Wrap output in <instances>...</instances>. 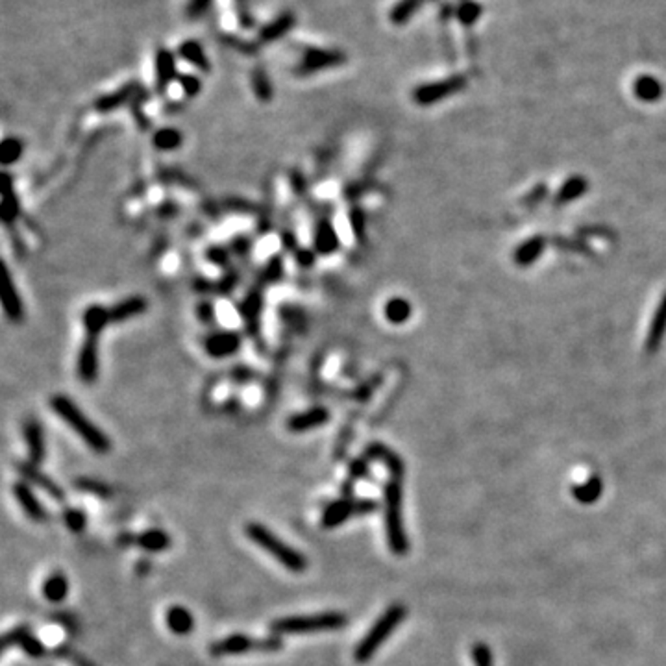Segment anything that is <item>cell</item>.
I'll list each match as a JSON object with an SVG mask.
<instances>
[{"label":"cell","instance_id":"1","mask_svg":"<svg viewBox=\"0 0 666 666\" xmlns=\"http://www.w3.org/2000/svg\"><path fill=\"white\" fill-rule=\"evenodd\" d=\"M50 408L54 409V413H56L93 452H96V454H108V452L111 450L110 437L105 435L101 427L95 426V424L80 411V408H78L76 403H72L67 396H63V394L52 396Z\"/></svg>","mask_w":666,"mask_h":666},{"label":"cell","instance_id":"2","mask_svg":"<svg viewBox=\"0 0 666 666\" xmlns=\"http://www.w3.org/2000/svg\"><path fill=\"white\" fill-rule=\"evenodd\" d=\"M245 533L250 541L256 542V544H258L261 550L267 551V553H270V556H272L283 568H287L289 572L300 574V572H304L307 568V559L302 551H298L297 548L289 546L287 542L282 541L272 529H269V527L263 526V524H246Z\"/></svg>","mask_w":666,"mask_h":666},{"label":"cell","instance_id":"3","mask_svg":"<svg viewBox=\"0 0 666 666\" xmlns=\"http://www.w3.org/2000/svg\"><path fill=\"white\" fill-rule=\"evenodd\" d=\"M385 527H387L389 548L394 556H406L409 551V539L403 526V490L402 478H391L385 485Z\"/></svg>","mask_w":666,"mask_h":666},{"label":"cell","instance_id":"4","mask_svg":"<svg viewBox=\"0 0 666 666\" xmlns=\"http://www.w3.org/2000/svg\"><path fill=\"white\" fill-rule=\"evenodd\" d=\"M408 616V607L403 604H393L391 607L385 611L381 616L374 622V626L367 631L363 638L360 641V644L355 646L354 650V659L360 665L363 662L370 661L372 657L376 655V652L379 650V646L384 643H387L389 637L393 635L394 629L400 626V624L406 620Z\"/></svg>","mask_w":666,"mask_h":666},{"label":"cell","instance_id":"5","mask_svg":"<svg viewBox=\"0 0 666 666\" xmlns=\"http://www.w3.org/2000/svg\"><path fill=\"white\" fill-rule=\"evenodd\" d=\"M348 624V616L339 611H326V613L297 614L276 619L270 624L272 635H292V633H318V631H337Z\"/></svg>","mask_w":666,"mask_h":666},{"label":"cell","instance_id":"6","mask_svg":"<svg viewBox=\"0 0 666 666\" xmlns=\"http://www.w3.org/2000/svg\"><path fill=\"white\" fill-rule=\"evenodd\" d=\"M283 648V638L278 635L270 637H250L245 633H235L228 637L217 641L211 644L209 652L213 657H228V655H245V653L259 652V653H274L280 652Z\"/></svg>","mask_w":666,"mask_h":666},{"label":"cell","instance_id":"7","mask_svg":"<svg viewBox=\"0 0 666 666\" xmlns=\"http://www.w3.org/2000/svg\"><path fill=\"white\" fill-rule=\"evenodd\" d=\"M378 509V502L376 500H352V498H343L331 502L324 513H322L321 524L324 529H333V527L345 524L346 520L354 515H369L374 513Z\"/></svg>","mask_w":666,"mask_h":666},{"label":"cell","instance_id":"8","mask_svg":"<svg viewBox=\"0 0 666 666\" xmlns=\"http://www.w3.org/2000/svg\"><path fill=\"white\" fill-rule=\"evenodd\" d=\"M346 62V54L335 50V48H306L302 56V62L298 63L297 72L298 76H311L315 72L324 71V69L339 67Z\"/></svg>","mask_w":666,"mask_h":666},{"label":"cell","instance_id":"9","mask_svg":"<svg viewBox=\"0 0 666 666\" xmlns=\"http://www.w3.org/2000/svg\"><path fill=\"white\" fill-rule=\"evenodd\" d=\"M465 86V78L454 76L448 80H441V82H432L424 84V86L417 87L413 91V101L420 105H430L439 102L441 98L454 95V93L461 91V87Z\"/></svg>","mask_w":666,"mask_h":666},{"label":"cell","instance_id":"10","mask_svg":"<svg viewBox=\"0 0 666 666\" xmlns=\"http://www.w3.org/2000/svg\"><path fill=\"white\" fill-rule=\"evenodd\" d=\"M243 345V337L237 331H215L204 339V350L213 360L230 357Z\"/></svg>","mask_w":666,"mask_h":666},{"label":"cell","instance_id":"11","mask_svg":"<svg viewBox=\"0 0 666 666\" xmlns=\"http://www.w3.org/2000/svg\"><path fill=\"white\" fill-rule=\"evenodd\" d=\"M15 644L23 648V652L26 655L34 657V659H39V657H43L47 653L45 644L38 637H34L26 626H19V628H13L6 633L4 637H2V652L10 650Z\"/></svg>","mask_w":666,"mask_h":666},{"label":"cell","instance_id":"12","mask_svg":"<svg viewBox=\"0 0 666 666\" xmlns=\"http://www.w3.org/2000/svg\"><path fill=\"white\" fill-rule=\"evenodd\" d=\"M143 91V87L141 84L137 82H130L126 86H122L120 89L113 93H108V95L98 96L95 101V110L98 113H110V111H115L119 108L126 104H132L135 101V96L139 95Z\"/></svg>","mask_w":666,"mask_h":666},{"label":"cell","instance_id":"13","mask_svg":"<svg viewBox=\"0 0 666 666\" xmlns=\"http://www.w3.org/2000/svg\"><path fill=\"white\" fill-rule=\"evenodd\" d=\"M78 376L86 384H93L98 376V337L86 335L78 355Z\"/></svg>","mask_w":666,"mask_h":666},{"label":"cell","instance_id":"14","mask_svg":"<svg viewBox=\"0 0 666 666\" xmlns=\"http://www.w3.org/2000/svg\"><path fill=\"white\" fill-rule=\"evenodd\" d=\"M330 418H331L330 409L316 406V408L306 409V411L292 415V417L287 420V430L291 433L311 432V430H316V427L328 424Z\"/></svg>","mask_w":666,"mask_h":666},{"label":"cell","instance_id":"15","mask_svg":"<svg viewBox=\"0 0 666 666\" xmlns=\"http://www.w3.org/2000/svg\"><path fill=\"white\" fill-rule=\"evenodd\" d=\"M2 306L8 315V318L13 322L23 321L24 316V306L23 300L19 297V291L15 287V282L11 278L10 269L8 265L2 263Z\"/></svg>","mask_w":666,"mask_h":666},{"label":"cell","instance_id":"16","mask_svg":"<svg viewBox=\"0 0 666 666\" xmlns=\"http://www.w3.org/2000/svg\"><path fill=\"white\" fill-rule=\"evenodd\" d=\"M176 78H180L176 71V56L173 50L159 47L156 50V91L165 93Z\"/></svg>","mask_w":666,"mask_h":666},{"label":"cell","instance_id":"17","mask_svg":"<svg viewBox=\"0 0 666 666\" xmlns=\"http://www.w3.org/2000/svg\"><path fill=\"white\" fill-rule=\"evenodd\" d=\"M17 470H19V474L23 476L26 481H30V485H35V487H39L41 490H45L50 498L65 500V490H63L54 479L45 476L43 472L38 469V465L30 463V461L28 463H19Z\"/></svg>","mask_w":666,"mask_h":666},{"label":"cell","instance_id":"18","mask_svg":"<svg viewBox=\"0 0 666 666\" xmlns=\"http://www.w3.org/2000/svg\"><path fill=\"white\" fill-rule=\"evenodd\" d=\"M11 489H13V496L17 498V502H19L21 509H23L24 515H26L32 522H45V520H47V511H45V507L34 494V490L30 489L28 483L17 481V483H13Z\"/></svg>","mask_w":666,"mask_h":666},{"label":"cell","instance_id":"19","mask_svg":"<svg viewBox=\"0 0 666 666\" xmlns=\"http://www.w3.org/2000/svg\"><path fill=\"white\" fill-rule=\"evenodd\" d=\"M294 24H297L294 13H291V11H282V13L276 15L270 23L261 26V30L258 32V43L270 45L274 43V41H278V39H282L283 35H287L289 32H291Z\"/></svg>","mask_w":666,"mask_h":666},{"label":"cell","instance_id":"20","mask_svg":"<svg viewBox=\"0 0 666 666\" xmlns=\"http://www.w3.org/2000/svg\"><path fill=\"white\" fill-rule=\"evenodd\" d=\"M24 441H26V448H28V457L30 463L34 465H41L47 456V446H45V435L43 427L35 418H28L24 422Z\"/></svg>","mask_w":666,"mask_h":666},{"label":"cell","instance_id":"21","mask_svg":"<svg viewBox=\"0 0 666 666\" xmlns=\"http://www.w3.org/2000/svg\"><path fill=\"white\" fill-rule=\"evenodd\" d=\"M119 544L126 546V544H137L147 551H165L171 546V537L161 529H147L141 535L134 537V535H122L119 539Z\"/></svg>","mask_w":666,"mask_h":666},{"label":"cell","instance_id":"22","mask_svg":"<svg viewBox=\"0 0 666 666\" xmlns=\"http://www.w3.org/2000/svg\"><path fill=\"white\" fill-rule=\"evenodd\" d=\"M369 461H379L381 465L389 469V472L393 474V478H402L403 474V463L402 459L394 454L391 448H387L381 442H372L364 448V456Z\"/></svg>","mask_w":666,"mask_h":666},{"label":"cell","instance_id":"23","mask_svg":"<svg viewBox=\"0 0 666 666\" xmlns=\"http://www.w3.org/2000/svg\"><path fill=\"white\" fill-rule=\"evenodd\" d=\"M0 193H2L0 219H2L4 224H11L13 221H17V217H19V213H21V206H19V198H17V195H15L11 176L8 173L2 174V188H0Z\"/></svg>","mask_w":666,"mask_h":666},{"label":"cell","instance_id":"24","mask_svg":"<svg viewBox=\"0 0 666 666\" xmlns=\"http://www.w3.org/2000/svg\"><path fill=\"white\" fill-rule=\"evenodd\" d=\"M313 246H315L316 254L321 256L333 254L340 246L337 231L335 228H333V224L330 222V219H321V221L316 222L315 243H313Z\"/></svg>","mask_w":666,"mask_h":666},{"label":"cell","instance_id":"25","mask_svg":"<svg viewBox=\"0 0 666 666\" xmlns=\"http://www.w3.org/2000/svg\"><path fill=\"white\" fill-rule=\"evenodd\" d=\"M149 307V302L143 297H130L120 300L113 307H110V321L111 322H125L130 318L143 315Z\"/></svg>","mask_w":666,"mask_h":666},{"label":"cell","instance_id":"26","mask_svg":"<svg viewBox=\"0 0 666 666\" xmlns=\"http://www.w3.org/2000/svg\"><path fill=\"white\" fill-rule=\"evenodd\" d=\"M84 328H86V335L98 337L104 331V328L110 324V309L101 304H93L84 311L82 316Z\"/></svg>","mask_w":666,"mask_h":666},{"label":"cell","instance_id":"27","mask_svg":"<svg viewBox=\"0 0 666 666\" xmlns=\"http://www.w3.org/2000/svg\"><path fill=\"white\" fill-rule=\"evenodd\" d=\"M178 56H180L182 59H185L189 65H193V67L198 69L200 72L211 71L209 59H207L204 48H202V45L198 43L197 39H188V41H183V43L178 47Z\"/></svg>","mask_w":666,"mask_h":666},{"label":"cell","instance_id":"28","mask_svg":"<svg viewBox=\"0 0 666 666\" xmlns=\"http://www.w3.org/2000/svg\"><path fill=\"white\" fill-rule=\"evenodd\" d=\"M69 592V581L63 572H52L48 575L43 583V596L52 602V604H59L63 599L67 598Z\"/></svg>","mask_w":666,"mask_h":666},{"label":"cell","instance_id":"29","mask_svg":"<svg viewBox=\"0 0 666 666\" xmlns=\"http://www.w3.org/2000/svg\"><path fill=\"white\" fill-rule=\"evenodd\" d=\"M167 626L176 635H188L195 628V619L183 605H174L167 611Z\"/></svg>","mask_w":666,"mask_h":666},{"label":"cell","instance_id":"30","mask_svg":"<svg viewBox=\"0 0 666 666\" xmlns=\"http://www.w3.org/2000/svg\"><path fill=\"white\" fill-rule=\"evenodd\" d=\"M602 489H604L602 487V479L592 476L585 483L572 487V496L580 503H583V505H590V503H595L602 496Z\"/></svg>","mask_w":666,"mask_h":666},{"label":"cell","instance_id":"31","mask_svg":"<svg viewBox=\"0 0 666 666\" xmlns=\"http://www.w3.org/2000/svg\"><path fill=\"white\" fill-rule=\"evenodd\" d=\"M183 143V135L176 128H161L158 130L152 137V144L161 152H171V150L180 149Z\"/></svg>","mask_w":666,"mask_h":666},{"label":"cell","instance_id":"32","mask_svg":"<svg viewBox=\"0 0 666 666\" xmlns=\"http://www.w3.org/2000/svg\"><path fill=\"white\" fill-rule=\"evenodd\" d=\"M424 2H426V0H398L396 4L393 6L391 13H389V19H391L393 24H396V26L406 24L411 19L413 15L420 10L422 6H424Z\"/></svg>","mask_w":666,"mask_h":666},{"label":"cell","instance_id":"33","mask_svg":"<svg viewBox=\"0 0 666 666\" xmlns=\"http://www.w3.org/2000/svg\"><path fill=\"white\" fill-rule=\"evenodd\" d=\"M250 82H252V89H254V95L258 96L261 102H270L274 96V89H272V82H270L269 74L267 71L261 67H256L250 74Z\"/></svg>","mask_w":666,"mask_h":666},{"label":"cell","instance_id":"34","mask_svg":"<svg viewBox=\"0 0 666 666\" xmlns=\"http://www.w3.org/2000/svg\"><path fill=\"white\" fill-rule=\"evenodd\" d=\"M635 95L644 102H653L662 95V86L653 76H641L633 84Z\"/></svg>","mask_w":666,"mask_h":666},{"label":"cell","instance_id":"35","mask_svg":"<svg viewBox=\"0 0 666 666\" xmlns=\"http://www.w3.org/2000/svg\"><path fill=\"white\" fill-rule=\"evenodd\" d=\"M23 152V141L17 139V137H6V139L0 143V163L4 165V167H10V165L19 161Z\"/></svg>","mask_w":666,"mask_h":666},{"label":"cell","instance_id":"36","mask_svg":"<svg viewBox=\"0 0 666 666\" xmlns=\"http://www.w3.org/2000/svg\"><path fill=\"white\" fill-rule=\"evenodd\" d=\"M241 313L245 316L250 331H252V328H254V331L258 330V321L259 315H261V294L258 291H252L246 297V300L241 306Z\"/></svg>","mask_w":666,"mask_h":666},{"label":"cell","instance_id":"37","mask_svg":"<svg viewBox=\"0 0 666 666\" xmlns=\"http://www.w3.org/2000/svg\"><path fill=\"white\" fill-rule=\"evenodd\" d=\"M385 316H387L389 322H393V324H402L411 316V306H409L408 300H403V298H393V300H389L387 306H385Z\"/></svg>","mask_w":666,"mask_h":666},{"label":"cell","instance_id":"38","mask_svg":"<svg viewBox=\"0 0 666 666\" xmlns=\"http://www.w3.org/2000/svg\"><path fill=\"white\" fill-rule=\"evenodd\" d=\"M74 485H76L78 490H82V493H89L95 494L98 498H110L111 496V489L102 481H96V479L91 478H78L74 479Z\"/></svg>","mask_w":666,"mask_h":666},{"label":"cell","instance_id":"39","mask_svg":"<svg viewBox=\"0 0 666 666\" xmlns=\"http://www.w3.org/2000/svg\"><path fill=\"white\" fill-rule=\"evenodd\" d=\"M234 10L237 23L243 30H254L256 28V17L250 10L248 0H234Z\"/></svg>","mask_w":666,"mask_h":666},{"label":"cell","instance_id":"40","mask_svg":"<svg viewBox=\"0 0 666 666\" xmlns=\"http://www.w3.org/2000/svg\"><path fill=\"white\" fill-rule=\"evenodd\" d=\"M665 328H666V298L662 300L659 311H657L652 331H650V339H648V346H650L652 350L657 345H659V340H661L662 333H665Z\"/></svg>","mask_w":666,"mask_h":666},{"label":"cell","instance_id":"41","mask_svg":"<svg viewBox=\"0 0 666 666\" xmlns=\"http://www.w3.org/2000/svg\"><path fill=\"white\" fill-rule=\"evenodd\" d=\"M541 250H542V241L541 239L527 241V243H524V245H522V248L518 250L517 261H520L522 265L532 263L533 259H535L539 254H541Z\"/></svg>","mask_w":666,"mask_h":666},{"label":"cell","instance_id":"42","mask_svg":"<svg viewBox=\"0 0 666 666\" xmlns=\"http://www.w3.org/2000/svg\"><path fill=\"white\" fill-rule=\"evenodd\" d=\"M470 655L476 666H494L493 661V652L490 648L483 643H476L470 648Z\"/></svg>","mask_w":666,"mask_h":666},{"label":"cell","instance_id":"43","mask_svg":"<svg viewBox=\"0 0 666 666\" xmlns=\"http://www.w3.org/2000/svg\"><path fill=\"white\" fill-rule=\"evenodd\" d=\"M63 520H65V524H67L69 529H71V532H74V533L82 532L84 527H86V524H87V517H86V513H84L82 509H72V507L67 509V511L63 513Z\"/></svg>","mask_w":666,"mask_h":666},{"label":"cell","instance_id":"44","mask_svg":"<svg viewBox=\"0 0 666 666\" xmlns=\"http://www.w3.org/2000/svg\"><path fill=\"white\" fill-rule=\"evenodd\" d=\"M178 80H180L183 95L189 96V98H195L202 91V80L197 74H182Z\"/></svg>","mask_w":666,"mask_h":666},{"label":"cell","instance_id":"45","mask_svg":"<svg viewBox=\"0 0 666 666\" xmlns=\"http://www.w3.org/2000/svg\"><path fill=\"white\" fill-rule=\"evenodd\" d=\"M479 13H481V8L476 2H463L459 10H457V17H459L461 23L465 24L476 23L479 19Z\"/></svg>","mask_w":666,"mask_h":666},{"label":"cell","instance_id":"46","mask_svg":"<svg viewBox=\"0 0 666 666\" xmlns=\"http://www.w3.org/2000/svg\"><path fill=\"white\" fill-rule=\"evenodd\" d=\"M213 4V0H189L188 8H185V13H188L189 19L197 21L200 19L202 15L206 13L207 10Z\"/></svg>","mask_w":666,"mask_h":666},{"label":"cell","instance_id":"47","mask_svg":"<svg viewBox=\"0 0 666 666\" xmlns=\"http://www.w3.org/2000/svg\"><path fill=\"white\" fill-rule=\"evenodd\" d=\"M224 41L228 43V47L237 48V50L243 54H256L259 48V43H250V41H245V39H241V38H235V35H224Z\"/></svg>","mask_w":666,"mask_h":666},{"label":"cell","instance_id":"48","mask_svg":"<svg viewBox=\"0 0 666 666\" xmlns=\"http://www.w3.org/2000/svg\"><path fill=\"white\" fill-rule=\"evenodd\" d=\"M350 478L352 479H361V478H369V459L367 457H360V459H354L350 463Z\"/></svg>","mask_w":666,"mask_h":666},{"label":"cell","instance_id":"49","mask_svg":"<svg viewBox=\"0 0 666 666\" xmlns=\"http://www.w3.org/2000/svg\"><path fill=\"white\" fill-rule=\"evenodd\" d=\"M583 191H585V182H583V180H581V178H574V180H570V182L566 183V188L563 189L561 198H563V200H570V198L580 197Z\"/></svg>","mask_w":666,"mask_h":666},{"label":"cell","instance_id":"50","mask_svg":"<svg viewBox=\"0 0 666 666\" xmlns=\"http://www.w3.org/2000/svg\"><path fill=\"white\" fill-rule=\"evenodd\" d=\"M56 652H58V655L65 657L67 661H71L74 666H95L91 661H87L86 657L78 655L76 652H72L71 648H67V646H59Z\"/></svg>","mask_w":666,"mask_h":666},{"label":"cell","instance_id":"51","mask_svg":"<svg viewBox=\"0 0 666 666\" xmlns=\"http://www.w3.org/2000/svg\"><path fill=\"white\" fill-rule=\"evenodd\" d=\"M282 274H283L282 261H280V258H274L272 261L269 263V267L265 269L263 280H265V282H270V280H278Z\"/></svg>","mask_w":666,"mask_h":666},{"label":"cell","instance_id":"52","mask_svg":"<svg viewBox=\"0 0 666 666\" xmlns=\"http://www.w3.org/2000/svg\"><path fill=\"white\" fill-rule=\"evenodd\" d=\"M350 222L352 230L357 235V239H363V228H364V217L360 209H352L350 213Z\"/></svg>","mask_w":666,"mask_h":666},{"label":"cell","instance_id":"53","mask_svg":"<svg viewBox=\"0 0 666 666\" xmlns=\"http://www.w3.org/2000/svg\"><path fill=\"white\" fill-rule=\"evenodd\" d=\"M198 316H200L204 322L213 321V318H215V307H213V304L202 302L200 306H198Z\"/></svg>","mask_w":666,"mask_h":666},{"label":"cell","instance_id":"54","mask_svg":"<svg viewBox=\"0 0 666 666\" xmlns=\"http://www.w3.org/2000/svg\"><path fill=\"white\" fill-rule=\"evenodd\" d=\"M207 258H209L211 261H215V263L222 265L228 261V252H224V250L221 248H211L209 252H207Z\"/></svg>","mask_w":666,"mask_h":666},{"label":"cell","instance_id":"55","mask_svg":"<svg viewBox=\"0 0 666 666\" xmlns=\"http://www.w3.org/2000/svg\"><path fill=\"white\" fill-rule=\"evenodd\" d=\"M313 259H315V252H311V250H298V261L304 267H309L313 263Z\"/></svg>","mask_w":666,"mask_h":666}]
</instances>
